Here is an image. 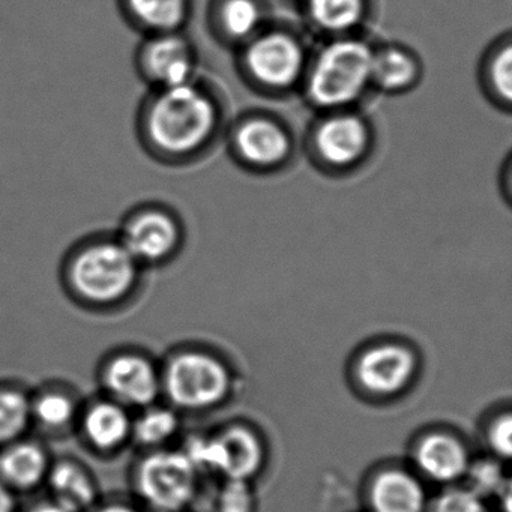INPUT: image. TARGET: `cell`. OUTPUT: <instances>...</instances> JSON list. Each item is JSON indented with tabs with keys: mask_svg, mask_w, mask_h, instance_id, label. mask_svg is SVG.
Wrapping results in <instances>:
<instances>
[{
	"mask_svg": "<svg viewBox=\"0 0 512 512\" xmlns=\"http://www.w3.org/2000/svg\"><path fill=\"white\" fill-rule=\"evenodd\" d=\"M229 103L220 86L197 76L173 88L148 89L134 121L142 151L161 166L190 167L223 142Z\"/></svg>",
	"mask_w": 512,
	"mask_h": 512,
	"instance_id": "obj_1",
	"label": "cell"
},
{
	"mask_svg": "<svg viewBox=\"0 0 512 512\" xmlns=\"http://www.w3.org/2000/svg\"><path fill=\"white\" fill-rule=\"evenodd\" d=\"M146 272L115 230H98L67 248L59 281L68 299L83 310L115 313L139 298Z\"/></svg>",
	"mask_w": 512,
	"mask_h": 512,
	"instance_id": "obj_2",
	"label": "cell"
},
{
	"mask_svg": "<svg viewBox=\"0 0 512 512\" xmlns=\"http://www.w3.org/2000/svg\"><path fill=\"white\" fill-rule=\"evenodd\" d=\"M374 41L365 35L322 40L311 49L299 94L314 113L361 107L373 94Z\"/></svg>",
	"mask_w": 512,
	"mask_h": 512,
	"instance_id": "obj_3",
	"label": "cell"
},
{
	"mask_svg": "<svg viewBox=\"0 0 512 512\" xmlns=\"http://www.w3.org/2000/svg\"><path fill=\"white\" fill-rule=\"evenodd\" d=\"M311 49L296 26L272 20L233 52L235 71L251 94L286 100L301 91Z\"/></svg>",
	"mask_w": 512,
	"mask_h": 512,
	"instance_id": "obj_4",
	"label": "cell"
},
{
	"mask_svg": "<svg viewBox=\"0 0 512 512\" xmlns=\"http://www.w3.org/2000/svg\"><path fill=\"white\" fill-rule=\"evenodd\" d=\"M299 146L319 175L346 179L364 172L373 161L379 133L361 107L326 110L314 113Z\"/></svg>",
	"mask_w": 512,
	"mask_h": 512,
	"instance_id": "obj_5",
	"label": "cell"
},
{
	"mask_svg": "<svg viewBox=\"0 0 512 512\" xmlns=\"http://www.w3.org/2000/svg\"><path fill=\"white\" fill-rule=\"evenodd\" d=\"M223 142L233 164L253 176L287 172L301 149L292 125L268 109L245 110L230 118Z\"/></svg>",
	"mask_w": 512,
	"mask_h": 512,
	"instance_id": "obj_6",
	"label": "cell"
},
{
	"mask_svg": "<svg viewBox=\"0 0 512 512\" xmlns=\"http://www.w3.org/2000/svg\"><path fill=\"white\" fill-rule=\"evenodd\" d=\"M130 479L143 512L187 511L199 493V470L184 449L142 451Z\"/></svg>",
	"mask_w": 512,
	"mask_h": 512,
	"instance_id": "obj_7",
	"label": "cell"
},
{
	"mask_svg": "<svg viewBox=\"0 0 512 512\" xmlns=\"http://www.w3.org/2000/svg\"><path fill=\"white\" fill-rule=\"evenodd\" d=\"M122 244L146 269L172 265L187 245V224L178 209L160 200L131 206L115 230Z\"/></svg>",
	"mask_w": 512,
	"mask_h": 512,
	"instance_id": "obj_8",
	"label": "cell"
},
{
	"mask_svg": "<svg viewBox=\"0 0 512 512\" xmlns=\"http://www.w3.org/2000/svg\"><path fill=\"white\" fill-rule=\"evenodd\" d=\"M160 368L161 397L176 410L211 409L223 403L232 389L229 368L211 353L182 350Z\"/></svg>",
	"mask_w": 512,
	"mask_h": 512,
	"instance_id": "obj_9",
	"label": "cell"
},
{
	"mask_svg": "<svg viewBox=\"0 0 512 512\" xmlns=\"http://www.w3.org/2000/svg\"><path fill=\"white\" fill-rule=\"evenodd\" d=\"M184 451L200 475L212 472L224 479L250 481L265 463L262 440L245 425H230L214 437H194Z\"/></svg>",
	"mask_w": 512,
	"mask_h": 512,
	"instance_id": "obj_10",
	"label": "cell"
},
{
	"mask_svg": "<svg viewBox=\"0 0 512 512\" xmlns=\"http://www.w3.org/2000/svg\"><path fill=\"white\" fill-rule=\"evenodd\" d=\"M98 383L103 395L137 412L160 400L161 368L148 353L125 347L101 361Z\"/></svg>",
	"mask_w": 512,
	"mask_h": 512,
	"instance_id": "obj_11",
	"label": "cell"
},
{
	"mask_svg": "<svg viewBox=\"0 0 512 512\" xmlns=\"http://www.w3.org/2000/svg\"><path fill=\"white\" fill-rule=\"evenodd\" d=\"M134 70L148 89L184 85L199 76V50L185 31L145 35L134 52Z\"/></svg>",
	"mask_w": 512,
	"mask_h": 512,
	"instance_id": "obj_12",
	"label": "cell"
},
{
	"mask_svg": "<svg viewBox=\"0 0 512 512\" xmlns=\"http://www.w3.org/2000/svg\"><path fill=\"white\" fill-rule=\"evenodd\" d=\"M418 371V358L412 349L400 343L376 344L359 355L355 376L368 394L389 397L404 391Z\"/></svg>",
	"mask_w": 512,
	"mask_h": 512,
	"instance_id": "obj_13",
	"label": "cell"
},
{
	"mask_svg": "<svg viewBox=\"0 0 512 512\" xmlns=\"http://www.w3.org/2000/svg\"><path fill=\"white\" fill-rule=\"evenodd\" d=\"M133 413L112 398L101 395L83 403L76 431L89 451L101 457H112L131 445Z\"/></svg>",
	"mask_w": 512,
	"mask_h": 512,
	"instance_id": "obj_14",
	"label": "cell"
},
{
	"mask_svg": "<svg viewBox=\"0 0 512 512\" xmlns=\"http://www.w3.org/2000/svg\"><path fill=\"white\" fill-rule=\"evenodd\" d=\"M272 22L266 0H212L208 8L209 35L218 46L235 52Z\"/></svg>",
	"mask_w": 512,
	"mask_h": 512,
	"instance_id": "obj_15",
	"label": "cell"
},
{
	"mask_svg": "<svg viewBox=\"0 0 512 512\" xmlns=\"http://www.w3.org/2000/svg\"><path fill=\"white\" fill-rule=\"evenodd\" d=\"M421 56L412 47L397 41L374 44L371 82L373 91L401 97L415 91L424 80Z\"/></svg>",
	"mask_w": 512,
	"mask_h": 512,
	"instance_id": "obj_16",
	"label": "cell"
},
{
	"mask_svg": "<svg viewBox=\"0 0 512 512\" xmlns=\"http://www.w3.org/2000/svg\"><path fill=\"white\" fill-rule=\"evenodd\" d=\"M302 17L320 41L364 35L373 17L371 0H302Z\"/></svg>",
	"mask_w": 512,
	"mask_h": 512,
	"instance_id": "obj_17",
	"label": "cell"
},
{
	"mask_svg": "<svg viewBox=\"0 0 512 512\" xmlns=\"http://www.w3.org/2000/svg\"><path fill=\"white\" fill-rule=\"evenodd\" d=\"M53 457L40 440L26 436L0 448V481L16 494L44 487Z\"/></svg>",
	"mask_w": 512,
	"mask_h": 512,
	"instance_id": "obj_18",
	"label": "cell"
},
{
	"mask_svg": "<svg viewBox=\"0 0 512 512\" xmlns=\"http://www.w3.org/2000/svg\"><path fill=\"white\" fill-rule=\"evenodd\" d=\"M44 487L50 499L73 512H89L101 502L94 472L74 457L53 458Z\"/></svg>",
	"mask_w": 512,
	"mask_h": 512,
	"instance_id": "obj_19",
	"label": "cell"
},
{
	"mask_svg": "<svg viewBox=\"0 0 512 512\" xmlns=\"http://www.w3.org/2000/svg\"><path fill=\"white\" fill-rule=\"evenodd\" d=\"M413 458L419 472L439 484L464 478L472 463L469 449L458 437L439 431L427 434L416 443Z\"/></svg>",
	"mask_w": 512,
	"mask_h": 512,
	"instance_id": "obj_20",
	"label": "cell"
},
{
	"mask_svg": "<svg viewBox=\"0 0 512 512\" xmlns=\"http://www.w3.org/2000/svg\"><path fill=\"white\" fill-rule=\"evenodd\" d=\"M479 91L497 112L512 113V34L494 38L479 58L476 68Z\"/></svg>",
	"mask_w": 512,
	"mask_h": 512,
	"instance_id": "obj_21",
	"label": "cell"
},
{
	"mask_svg": "<svg viewBox=\"0 0 512 512\" xmlns=\"http://www.w3.org/2000/svg\"><path fill=\"white\" fill-rule=\"evenodd\" d=\"M119 10L142 37L184 32L194 14V0H119Z\"/></svg>",
	"mask_w": 512,
	"mask_h": 512,
	"instance_id": "obj_22",
	"label": "cell"
},
{
	"mask_svg": "<svg viewBox=\"0 0 512 512\" xmlns=\"http://www.w3.org/2000/svg\"><path fill=\"white\" fill-rule=\"evenodd\" d=\"M368 506L371 512H427V493L413 473L385 469L371 479Z\"/></svg>",
	"mask_w": 512,
	"mask_h": 512,
	"instance_id": "obj_23",
	"label": "cell"
},
{
	"mask_svg": "<svg viewBox=\"0 0 512 512\" xmlns=\"http://www.w3.org/2000/svg\"><path fill=\"white\" fill-rule=\"evenodd\" d=\"M83 401L65 385H47L32 392V427L50 436H64L76 430Z\"/></svg>",
	"mask_w": 512,
	"mask_h": 512,
	"instance_id": "obj_24",
	"label": "cell"
},
{
	"mask_svg": "<svg viewBox=\"0 0 512 512\" xmlns=\"http://www.w3.org/2000/svg\"><path fill=\"white\" fill-rule=\"evenodd\" d=\"M181 430L178 410L163 404H151L133 413L131 443L142 451L169 448Z\"/></svg>",
	"mask_w": 512,
	"mask_h": 512,
	"instance_id": "obj_25",
	"label": "cell"
},
{
	"mask_svg": "<svg viewBox=\"0 0 512 512\" xmlns=\"http://www.w3.org/2000/svg\"><path fill=\"white\" fill-rule=\"evenodd\" d=\"M32 392L17 383H0V448L29 436Z\"/></svg>",
	"mask_w": 512,
	"mask_h": 512,
	"instance_id": "obj_26",
	"label": "cell"
},
{
	"mask_svg": "<svg viewBox=\"0 0 512 512\" xmlns=\"http://www.w3.org/2000/svg\"><path fill=\"white\" fill-rule=\"evenodd\" d=\"M469 479V490L485 499L493 494H502L509 487L503 478L502 466L497 461L481 460L470 463L466 476Z\"/></svg>",
	"mask_w": 512,
	"mask_h": 512,
	"instance_id": "obj_27",
	"label": "cell"
},
{
	"mask_svg": "<svg viewBox=\"0 0 512 512\" xmlns=\"http://www.w3.org/2000/svg\"><path fill=\"white\" fill-rule=\"evenodd\" d=\"M217 512H254L256 496L248 481L226 479L215 500Z\"/></svg>",
	"mask_w": 512,
	"mask_h": 512,
	"instance_id": "obj_28",
	"label": "cell"
},
{
	"mask_svg": "<svg viewBox=\"0 0 512 512\" xmlns=\"http://www.w3.org/2000/svg\"><path fill=\"white\" fill-rule=\"evenodd\" d=\"M427 512H491L487 503L469 488H451L428 505Z\"/></svg>",
	"mask_w": 512,
	"mask_h": 512,
	"instance_id": "obj_29",
	"label": "cell"
},
{
	"mask_svg": "<svg viewBox=\"0 0 512 512\" xmlns=\"http://www.w3.org/2000/svg\"><path fill=\"white\" fill-rule=\"evenodd\" d=\"M487 443L491 451L508 460L512 454V415L511 412L502 413L490 422L487 428Z\"/></svg>",
	"mask_w": 512,
	"mask_h": 512,
	"instance_id": "obj_30",
	"label": "cell"
},
{
	"mask_svg": "<svg viewBox=\"0 0 512 512\" xmlns=\"http://www.w3.org/2000/svg\"><path fill=\"white\" fill-rule=\"evenodd\" d=\"M497 190L500 199L508 208L512 205V154L508 152L503 158L497 173Z\"/></svg>",
	"mask_w": 512,
	"mask_h": 512,
	"instance_id": "obj_31",
	"label": "cell"
},
{
	"mask_svg": "<svg viewBox=\"0 0 512 512\" xmlns=\"http://www.w3.org/2000/svg\"><path fill=\"white\" fill-rule=\"evenodd\" d=\"M89 512H143L136 502H127V500L113 499L101 500L95 508Z\"/></svg>",
	"mask_w": 512,
	"mask_h": 512,
	"instance_id": "obj_32",
	"label": "cell"
},
{
	"mask_svg": "<svg viewBox=\"0 0 512 512\" xmlns=\"http://www.w3.org/2000/svg\"><path fill=\"white\" fill-rule=\"evenodd\" d=\"M0 512H20L19 494L0 481Z\"/></svg>",
	"mask_w": 512,
	"mask_h": 512,
	"instance_id": "obj_33",
	"label": "cell"
},
{
	"mask_svg": "<svg viewBox=\"0 0 512 512\" xmlns=\"http://www.w3.org/2000/svg\"><path fill=\"white\" fill-rule=\"evenodd\" d=\"M23 512H73L70 509L65 508V506L59 505L55 500L47 499L38 500V502L32 503L26 511Z\"/></svg>",
	"mask_w": 512,
	"mask_h": 512,
	"instance_id": "obj_34",
	"label": "cell"
},
{
	"mask_svg": "<svg viewBox=\"0 0 512 512\" xmlns=\"http://www.w3.org/2000/svg\"><path fill=\"white\" fill-rule=\"evenodd\" d=\"M293 2H299V4H301L302 0H293Z\"/></svg>",
	"mask_w": 512,
	"mask_h": 512,
	"instance_id": "obj_35",
	"label": "cell"
}]
</instances>
